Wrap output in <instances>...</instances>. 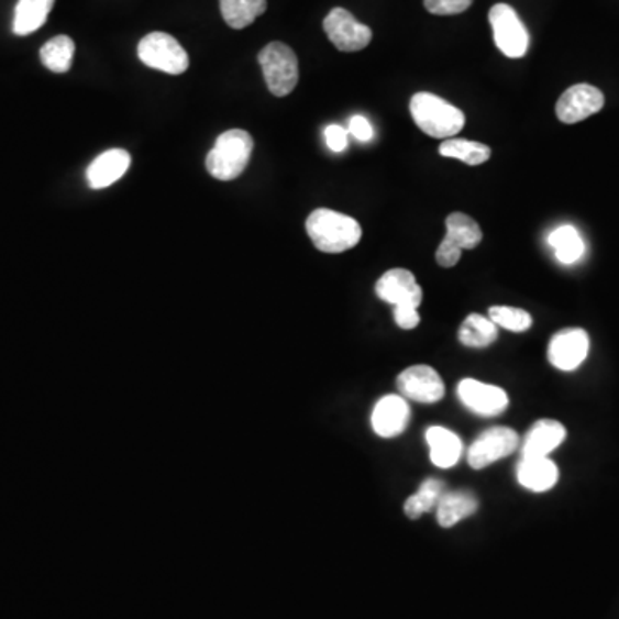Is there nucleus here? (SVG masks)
I'll list each match as a JSON object with an SVG mask.
<instances>
[{"label": "nucleus", "instance_id": "1", "mask_svg": "<svg viewBox=\"0 0 619 619\" xmlns=\"http://www.w3.org/2000/svg\"><path fill=\"white\" fill-rule=\"evenodd\" d=\"M307 233L320 252L343 253L358 245L362 225L335 210L317 209L308 215Z\"/></svg>", "mask_w": 619, "mask_h": 619}, {"label": "nucleus", "instance_id": "2", "mask_svg": "<svg viewBox=\"0 0 619 619\" xmlns=\"http://www.w3.org/2000/svg\"><path fill=\"white\" fill-rule=\"evenodd\" d=\"M410 114L414 124L430 139L450 140L465 128V114L429 91L411 97Z\"/></svg>", "mask_w": 619, "mask_h": 619}, {"label": "nucleus", "instance_id": "3", "mask_svg": "<svg viewBox=\"0 0 619 619\" xmlns=\"http://www.w3.org/2000/svg\"><path fill=\"white\" fill-rule=\"evenodd\" d=\"M252 152L253 139L248 131H225L218 136L215 145L207 155V170L219 181H233L248 166Z\"/></svg>", "mask_w": 619, "mask_h": 619}, {"label": "nucleus", "instance_id": "4", "mask_svg": "<svg viewBox=\"0 0 619 619\" xmlns=\"http://www.w3.org/2000/svg\"><path fill=\"white\" fill-rule=\"evenodd\" d=\"M268 91L276 97H286L295 90L300 79L298 57L283 42H273L258 54Z\"/></svg>", "mask_w": 619, "mask_h": 619}, {"label": "nucleus", "instance_id": "5", "mask_svg": "<svg viewBox=\"0 0 619 619\" xmlns=\"http://www.w3.org/2000/svg\"><path fill=\"white\" fill-rule=\"evenodd\" d=\"M139 57L145 66L167 75H183L190 66L188 54L178 40L163 32L143 36L139 44Z\"/></svg>", "mask_w": 619, "mask_h": 619}, {"label": "nucleus", "instance_id": "6", "mask_svg": "<svg viewBox=\"0 0 619 619\" xmlns=\"http://www.w3.org/2000/svg\"><path fill=\"white\" fill-rule=\"evenodd\" d=\"M446 237L435 252V261L441 267L450 268L460 262L463 250H474L480 245V225L466 213L454 212L446 219Z\"/></svg>", "mask_w": 619, "mask_h": 619}, {"label": "nucleus", "instance_id": "7", "mask_svg": "<svg viewBox=\"0 0 619 619\" xmlns=\"http://www.w3.org/2000/svg\"><path fill=\"white\" fill-rule=\"evenodd\" d=\"M494 42L509 59H520L529 51L530 36L517 11L508 4H496L489 12Z\"/></svg>", "mask_w": 619, "mask_h": 619}, {"label": "nucleus", "instance_id": "8", "mask_svg": "<svg viewBox=\"0 0 619 619\" xmlns=\"http://www.w3.org/2000/svg\"><path fill=\"white\" fill-rule=\"evenodd\" d=\"M520 435L509 427H490L482 432L468 447V465L474 469H484L493 463L505 460L520 447Z\"/></svg>", "mask_w": 619, "mask_h": 619}, {"label": "nucleus", "instance_id": "9", "mask_svg": "<svg viewBox=\"0 0 619 619\" xmlns=\"http://www.w3.org/2000/svg\"><path fill=\"white\" fill-rule=\"evenodd\" d=\"M324 32L334 47L341 52H358L372 42V30L360 23L352 12L335 8L324 20Z\"/></svg>", "mask_w": 619, "mask_h": 619}, {"label": "nucleus", "instance_id": "10", "mask_svg": "<svg viewBox=\"0 0 619 619\" xmlns=\"http://www.w3.org/2000/svg\"><path fill=\"white\" fill-rule=\"evenodd\" d=\"M398 389L402 398L423 405L441 401L446 395L441 375L429 365H413L402 371L398 377Z\"/></svg>", "mask_w": 619, "mask_h": 619}, {"label": "nucleus", "instance_id": "11", "mask_svg": "<svg viewBox=\"0 0 619 619\" xmlns=\"http://www.w3.org/2000/svg\"><path fill=\"white\" fill-rule=\"evenodd\" d=\"M590 340L584 329H563L549 341V363L557 371L572 372L581 367L588 355Z\"/></svg>", "mask_w": 619, "mask_h": 619}, {"label": "nucleus", "instance_id": "12", "mask_svg": "<svg viewBox=\"0 0 619 619\" xmlns=\"http://www.w3.org/2000/svg\"><path fill=\"white\" fill-rule=\"evenodd\" d=\"M604 96L599 88L581 84L568 88L556 103V115L561 123L576 124L600 112Z\"/></svg>", "mask_w": 619, "mask_h": 619}, {"label": "nucleus", "instance_id": "13", "mask_svg": "<svg viewBox=\"0 0 619 619\" xmlns=\"http://www.w3.org/2000/svg\"><path fill=\"white\" fill-rule=\"evenodd\" d=\"M457 398L480 417L501 414L509 405L505 389L475 379H463L457 384Z\"/></svg>", "mask_w": 619, "mask_h": 619}, {"label": "nucleus", "instance_id": "14", "mask_svg": "<svg viewBox=\"0 0 619 619\" xmlns=\"http://www.w3.org/2000/svg\"><path fill=\"white\" fill-rule=\"evenodd\" d=\"M371 422L372 429L379 438H398L407 430L410 422V407L407 399L399 395L384 396L375 402Z\"/></svg>", "mask_w": 619, "mask_h": 619}, {"label": "nucleus", "instance_id": "15", "mask_svg": "<svg viewBox=\"0 0 619 619\" xmlns=\"http://www.w3.org/2000/svg\"><path fill=\"white\" fill-rule=\"evenodd\" d=\"M566 427L557 420H539L521 442V457H545L563 444Z\"/></svg>", "mask_w": 619, "mask_h": 619}, {"label": "nucleus", "instance_id": "16", "mask_svg": "<svg viewBox=\"0 0 619 619\" xmlns=\"http://www.w3.org/2000/svg\"><path fill=\"white\" fill-rule=\"evenodd\" d=\"M130 164L131 155L123 151V148H112V151L103 152L88 167V185L93 190H102L107 186L114 185L130 169Z\"/></svg>", "mask_w": 619, "mask_h": 619}, {"label": "nucleus", "instance_id": "17", "mask_svg": "<svg viewBox=\"0 0 619 619\" xmlns=\"http://www.w3.org/2000/svg\"><path fill=\"white\" fill-rule=\"evenodd\" d=\"M518 484L532 493H548L560 478V469L553 460L545 457H521L517 466Z\"/></svg>", "mask_w": 619, "mask_h": 619}, {"label": "nucleus", "instance_id": "18", "mask_svg": "<svg viewBox=\"0 0 619 619\" xmlns=\"http://www.w3.org/2000/svg\"><path fill=\"white\" fill-rule=\"evenodd\" d=\"M425 441L429 444L430 462L439 468H451L460 462L463 453L462 439L446 427H430L425 432Z\"/></svg>", "mask_w": 619, "mask_h": 619}, {"label": "nucleus", "instance_id": "19", "mask_svg": "<svg viewBox=\"0 0 619 619\" xmlns=\"http://www.w3.org/2000/svg\"><path fill=\"white\" fill-rule=\"evenodd\" d=\"M420 286L417 285L413 274L407 268H391L383 274L377 285H375V292L379 296L380 300L386 303L396 305L407 301L408 298L420 291Z\"/></svg>", "mask_w": 619, "mask_h": 619}, {"label": "nucleus", "instance_id": "20", "mask_svg": "<svg viewBox=\"0 0 619 619\" xmlns=\"http://www.w3.org/2000/svg\"><path fill=\"white\" fill-rule=\"evenodd\" d=\"M478 499L475 494L468 490H456V493H446L441 497L435 515H438L439 524L442 529H451L454 524L465 520L477 513Z\"/></svg>", "mask_w": 619, "mask_h": 619}, {"label": "nucleus", "instance_id": "21", "mask_svg": "<svg viewBox=\"0 0 619 619\" xmlns=\"http://www.w3.org/2000/svg\"><path fill=\"white\" fill-rule=\"evenodd\" d=\"M56 0H18L12 32L18 36L35 33L44 26Z\"/></svg>", "mask_w": 619, "mask_h": 619}, {"label": "nucleus", "instance_id": "22", "mask_svg": "<svg viewBox=\"0 0 619 619\" xmlns=\"http://www.w3.org/2000/svg\"><path fill=\"white\" fill-rule=\"evenodd\" d=\"M222 18L233 30H243L267 11V0H219Z\"/></svg>", "mask_w": 619, "mask_h": 619}, {"label": "nucleus", "instance_id": "23", "mask_svg": "<svg viewBox=\"0 0 619 619\" xmlns=\"http://www.w3.org/2000/svg\"><path fill=\"white\" fill-rule=\"evenodd\" d=\"M457 340L466 347H487L497 340V325L489 317L472 313L457 331Z\"/></svg>", "mask_w": 619, "mask_h": 619}, {"label": "nucleus", "instance_id": "24", "mask_svg": "<svg viewBox=\"0 0 619 619\" xmlns=\"http://www.w3.org/2000/svg\"><path fill=\"white\" fill-rule=\"evenodd\" d=\"M444 494H446L444 482L438 480V478H427L422 482L420 489L413 496L408 497L407 502H405V513L411 520H419L422 515L438 508Z\"/></svg>", "mask_w": 619, "mask_h": 619}, {"label": "nucleus", "instance_id": "25", "mask_svg": "<svg viewBox=\"0 0 619 619\" xmlns=\"http://www.w3.org/2000/svg\"><path fill=\"white\" fill-rule=\"evenodd\" d=\"M75 51L73 38L66 35L54 36L44 47L40 48V59L48 71L63 75L71 69Z\"/></svg>", "mask_w": 619, "mask_h": 619}, {"label": "nucleus", "instance_id": "26", "mask_svg": "<svg viewBox=\"0 0 619 619\" xmlns=\"http://www.w3.org/2000/svg\"><path fill=\"white\" fill-rule=\"evenodd\" d=\"M439 154L442 157L457 158V161H462V163L468 164V166H480V164H486L489 161L493 152L484 143L450 139L441 143Z\"/></svg>", "mask_w": 619, "mask_h": 619}, {"label": "nucleus", "instance_id": "27", "mask_svg": "<svg viewBox=\"0 0 619 619\" xmlns=\"http://www.w3.org/2000/svg\"><path fill=\"white\" fill-rule=\"evenodd\" d=\"M549 245L553 246L561 264H575L585 252L584 240L573 225H561L549 236Z\"/></svg>", "mask_w": 619, "mask_h": 619}, {"label": "nucleus", "instance_id": "28", "mask_svg": "<svg viewBox=\"0 0 619 619\" xmlns=\"http://www.w3.org/2000/svg\"><path fill=\"white\" fill-rule=\"evenodd\" d=\"M489 319L497 328H505L511 332H524L532 328V316L521 308L490 307Z\"/></svg>", "mask_w": 619, "mask_h": 619}, {"label": "nucleus", "instance_id": "29", "mask_svg": "<svg viewBox=\"0 0 619 619\" xmlns=\"http://www.w3.org/2000/svg\"><path fill=\"white\" fill-rule=\"evenodd\" d=\"M423 292H414L407 301L396 305L395 307V322L399 328L405 331H411L420 324L419 307L422 303Z\"/></svg>", "mask_w": 619, "mask_h": 619}, {"label": "nucleus", "instance_id": "30", "mask_svg": "<svg viewBox=\"0 0 619 619\" xmlns=\"http://www.w3.org/2000/svg\"><path fill=\"white\" fill-rule=\"evenodd\" d=\"M472 4H474V0H423L427 11L435 16L462 14Z\"/></svg>", "mask_w": 619, "mask_h": 619}, {"label": "nucleus", "instance_id": "31", "mask_svg": "<svg viewBox=\"0 0 619 619\" xmlns=\"http://www.w3.org/2000/svg\"><path fill=\"white\" fill-rule=\"evenodd\" d=\"M325 142L332 152H343L347 146V131L340 124L325 128Z\"/></svg>", "mask_w": 619, "mask_h": 619}, {"label": "nucleus", "instance_id": "32", "mask_svg": "<svg viewBox=\"0 0 619 619\" xmlns=\"http://www.w3.org/2000/svg\"><path fill=\"white\" fill-rule=\"evenodd\" d=\"M347 131H350V133H352L353 136L362 143L371 142V140L374 139V128H372V124L368 123V119L363 118V115H355V118H352Z\"/></svg>", "mask_w": 619, "mask_h": 619}]
</instances>
